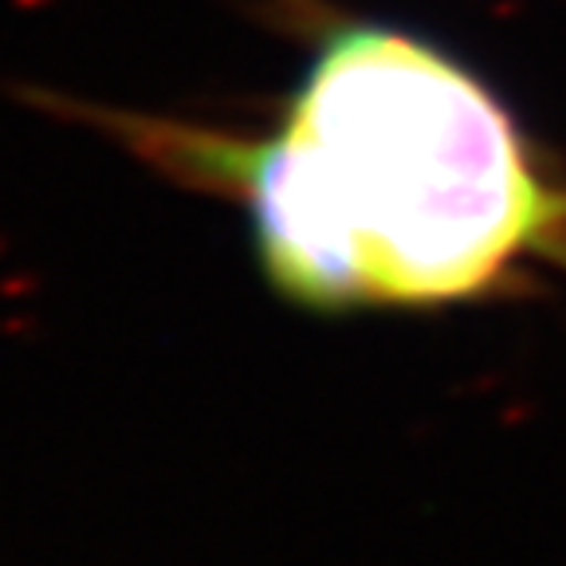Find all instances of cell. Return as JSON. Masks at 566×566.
I'll use <instances>...</instances> for the list:
<instances>
[{"label":"cell","instance_id":"obj_1","mask_svg":"<svg viewBox=\"0 0 566 566\" xmlns=\"http://www.w3.org/2000/svg\"><path fill=\"white\" fill-rule=\"evenodd\" d=\"M138 158L240 205L264 283L311 315L437 311L566 268V186L507 98L433 32L335 17L264 134L106 123Z\"/></svg>","mask_w":566,"mask_h":566}]
</instances>
